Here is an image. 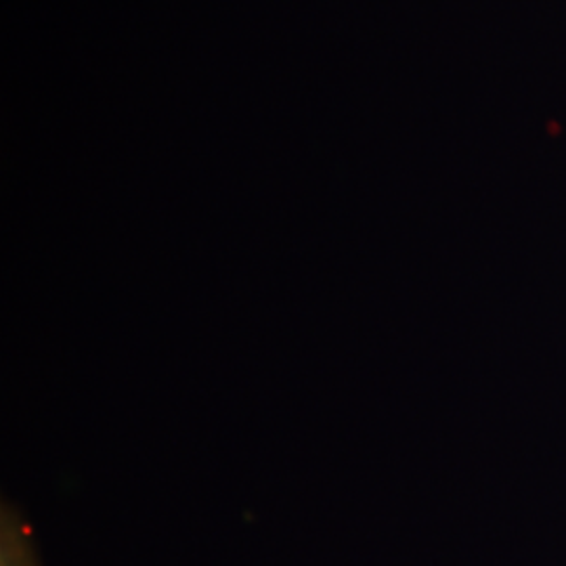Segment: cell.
I'll return each mask as SVG.
<instances>
[{
	"label": "cell",
	"instance_id": "obj_1",
	"mask_svg": "<svg viewBox=\"0 0 566 566\" xmlns=\"http://www.w3.org/2000/svg\"><path fill=\"white\" fill-rule=\"evenodd\" d=\"M0 566H36L25 528L20 525V521L9 510H4V514H2V560H0Z\"/></svg>",
	"mask_w": 566,
	"mask_h": 566
}]
</instances>
